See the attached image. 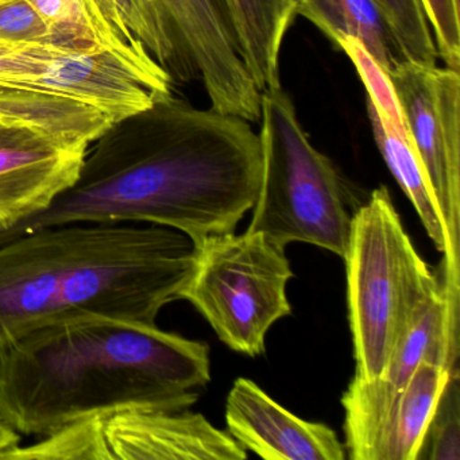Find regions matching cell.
I'll return each mask as SVG.
<instances>
[{"mask_svg": "<svg viewBox=\"0 0 460 460\" xmlns=\"http://www.w3.org/2000/svg\"><path fill=\"white\" fill-rule=\"evenodd\" d=\"M262 177L252 123L173 95L112 123L85 153L76 182L49 208L0 233V243L68 223H146L199 244L234 233Z\"/></svg>", "mask_w": 460, "mask_h": 460, "instance_id": "1", "label": "cell"}, {"mask_svg": "<svg viewBox=\"0 0 460 460\" xmlns=\"http://www.w3.org/2000/svg\"><path fill=\"white\" fill-rule=\"evenodd\" d=\"M209 349L157 324L83 314L31 331L0 355V408L21 435L128 409H190Z\"/></svg>", "mask_w": 460, "mask_h": 460, "instance_id": "2", "label": "cell"}, {"mask_svg": "<svg viewBox=\"0 0 460 460\" xmlns=\"http://www.w3.org/2000/svg\"><path fill=\"white\" fill-rule=\"evenodd\" d=\"M195 262L163 226L68 223L0 243V355L31 331L83 314L155 324Z\"/></svg>", "mask_w": 460, "mask_h": 460, "instance_id": "3", "label": "cell"}, {"mask_svg": "<svg viewBox=\"0 0 460 460\" xmlns=\"http://www.w3.org/2000/svg\"><path fill=\"white\" fill-rule=\"evenodd\" d=\"M343 260L355 374L378 378L441 279L414 249L386 187L352 214Z\"/></svg>", "mask_w": 460, "mask_h": 460, "instance_id": "4", "label": "cell"}, {"mask_svg": "<svg viewBox=\"0 0 460 460\" xmlns=\"http://www.w3.org/2000/svg\"><path fill=\"white\" fill-rule=\"evenodd\" d=\"M262 177L247 231L281 247L314 244L343 258L352 215L333 164L309 141L282 87L261 93Z\"/></svg>", "mask_w": 460, "mask_h": 460, "instance_id": "5", "label": "cell"}, {"mask_svg": "<svg viewBox=\"0 0 460 460\" xmlns=\"http://www.w3.org/2000/svg\"><path fill=\"white\" fill-rule=\"evenodd\" d=\"M292 277L284 247L263 234H220L195 244L192 273L179 300L192 304L226 346L258 357L271 325L292 314Z\"/></svg>", "mask_w": 460, "mask_h": 460, "instance_id": "6", "label": "cell"}, {"mask_svg": "<svg viewBox=\"0 0 460 460\" xmlns=\"http://www.w3.org/2000/svg\"><path fill=\"white\" fill-rule=\"evenodd\" d=\"M387 75L446 228L448 254L441 277L460 287L459 71L401 60Z\"/></svg>", "mask_w": 460, "mask_h": 460, "instance_id": "7", "label": "cell"}, {"mask_svg": "<svg viewBox=\"0 0 460 460\" xmlns=\"http://www.w3.org/2000/svg\"><path fill=\"white\" fill-rule=\"evenodd\" d=\"M0 83L68 96L123 119L172 95L111 50L66 52L45 45L0 42Z\"/></svg>", "mask_w": 460, "mask_h": 460, "instance_id": "8", "label": "cell"}, {"mask_svg": "<svg viewBox=\"0 0 460 460\" xmlns=\"http://www.w3.org/2000/svg\"><path fill=\"white\" fill-rule=\"evenodd\" d=\"M457 370L421 363L403 386L355 374L341 397L352 460H416L438 401Z\"/></svg>", "mask_w": 460, "mask_h": 460, "instance_id": "9", "label": "cell"}, {"mask_svg": "<svg viewBox=\"0 0 460 460\" xmlns=\"http://www.w3.org/2000/svg\"><path fill=\"white\" fill-rule=\"evenodd\" d=\"M176 48L181 79L199 80L211 109L250 123L261 117V91L247 71L217 0H155Z\"/></svg>", "mask_w": 460, "mask_h": 460, "instance_id": "10", "label": "cell"}, {"mask_svg": "<svg viewBox=\"0 0 460 460\" xmlns=\"http://www.w3.org/2000/svg\"><path fill=\"white\" fill-rule=\"evenodd\" d=\"M87 149L0 120V233L49 208L68 190Z\"/></svg>", "mask_w": 460, "mask_h": 460, "instance_id": "11", "label": "cell"}, {"mask_svg": "<svg viewBox=\"0 0 460 460\" xmlns=\"http://www.w3.org/2000/svg\"><path fill=\"white\" fill-rule=\"evenodd\" d=\"M110 460H243L246 449L190 409H128L102 419Z\"/></svg>", "mask_w": 460, "mask_h": 460, "instance_id": "12", "label": "cell"}, {"mask_svg": "<svg viewBox=\"0 0 460 460\" xmlns=\"http://www.w3.org/2000/svg\"><path fill=\"white\" fill-rule=\"evenodd\" d=\"M228 435L266 460H343L335 430L305 421L266 394L255 382L238 378L226 401Z\"/></svg>", "mask_w": 460, "mask_h": 460, "instance_id": "13", "label": "cell"}, {"mask_svg": "<svg viewBox=\"0 0 460 460\" xmlns=\"http://www.w3.org/2000/svg\"><path fill=\"white\" fill-rule=\"evenodd\" d=\"M239 55L262 93L281 87L279 56L298 0H217Z\"/></svg>", "mask_w": 460, "mask_h": 460, "instance_id": "14", "label": "cell"}, {"mask_svg": "<svg viewBox=\"0 0 460 460\" xmlns=\"http://www.w3.org/2000/svg\"><path fill=\"white\" fill-rule=\"evenodd\" d=\"M459 297L460 292H452L441 279L440 288L422 304L398 341L385 379L403 386L421 363L457 370Z\"/></svg>", "mask_w": 460, "mask_h": 460, "instance_id": "15", "label": "cell"}, {"mask_svg": "<svg viewBox=\"0 0 460 460\" xmlns=\"http://www.w3.org/2000/svg\"><path fill=\"white\" fill-rule=\"evenodd\" d=\"M0 120L31 126L82 147H90L114 123L106 112L76 99L6 83H0Z\"/></svg>", "mask_w": 460, "mask_h": 460, "instance_id": "16", "label": "cell"}, {"mask_svg": "<svg viewBox=\"0 0 460 460\" xmlns=\"http://www.w3.org/2000/svg\"><path fill=\"white\" fill-rule=\"evenodd\" d=\"M297 15L314 23L333 44L341 37H354L386 74L403 60L373 0H298Z\"/></svg>", "mask_w": 460, "mask_h": 460, "instance_id": "17", "label": "cell"}, {"mask_svg": "<svg viewBox=\"0 0 460 460\" xmlns=\"http://www.w3.org/2000/svg\"><path fill=\"white\" fill-rule=\"evenodd\" d=\"M368 119L376 146L392 172L395 181L413 204L429 238L436 249L444 255L448 254V239L441 219L440 209L428 184L424 169L417 157L416 150L408 137L401 136L376 111L370 99H366Z\"/></svg>", "mask_w": 460, "mask_h": 460, "instance_id": "18", "label": "cell"}, {"mask_svg": "<svg viewBox=\"0 0 460 460\" xmlns=\"http://www.w3.org/2000/svg\"><path fill=\"white\" fill-rule=\"evenodd\" d=\"M93 13L123 44L146 52L171 74L180 76L176 48L155 0H84Z\"/></svg>", "mask_w": 460, "mask_h": 460, "instance_id": "19", "label": "cell"}, {"mask_svg": "<svg viewBox=\"0 0 460 460\" xmlns=\"http://www.w3.org/2000/svg\"><path fill=\"white\" fill-rule=\"evenodd\" d=\"M49 26L45 47L66 52H96L107 49L133 60V52L126 49L111 31L88 12L84 0H29Z\"/></svg>", "mask_w": 460, "mask_h": 460, "instance_id": "20", "label": "cell"}, {"mask_svg": "<svg viewBox=\"0 0 460 460\" xmlns=\"http://www.w3.org/2000/svg\"><path fill=\"white\" fill-rule=\"evenodd\" d=\"M110 460L102 432V419L66 425L31 446L15 447L0 460Z\"/></svg>", "mask_w": 460, "mask_h": 460, "instance_id": "21", "label": "cell"}, {"mask_svg": "<svg viewBox=\"0 0 460 460\" xmlns=\"http://www.w3.org/2000/svg\"><path fill=\"white\" fill-rule=\"evenodd\" d=\"M403 60L438 64V53L422 0H373Z\"/></svg>", "mask_w": 460, "mask_h": 460, "instance_id": "22", "label": "cell"}, {"mask_svg": "<svg viewBox=\"0 0 460 460\" xmlns=\"http://www.w3.org/2000/svg\"><path fill=\"white\" fill-rule=\"evenodd\" d=\"M335 45H338L354 64L365 85L367 99L376 106L379 115L401 136L409 138L397 95L386 71L371 58L370 53L354 37H341Z\"/></svg>", "mask_w": 460, "mask_h": 460, "instance_id": "23", "label": "cell"}, {"mask_svg": "<svg viewBox=\"0 0 460 460\" xmlns=\"http://www.w3.org/2000/svg\"><path fill=\"white\" fill-rule=\"evenodd\" d=\"M456 373L452 374L435 416L428 428L424 447L419 459L459 460V384Z\"/></svg>", "mask_w": 460, "mask_h": 460, "instance_id": "24", "label": "cell"}, {"mask_svg": "<svg viewBox=\"0 0 460 460\" xmlns=\"http://www.w3.org/2000/svg\"><path fill=\"white\" fill-rule=\"evenodd\" d=\"M49 26L29 0H0V42L44 45Z\"/></svg>", "mask_w": 460, "mask_h": 460, "instance_id": "25", "label": "cell"}, {"mask_svg": "<svg viewBox=\"0 0 460 460\" xmlns=\"http://www.w3.org/2000/svg\"><path fill=\"white\" fill-rule=\"evenodd\" d=\"M438 48L448 68L460 66V4L456 0H422Z\"/></svg>", "mask_w": 460, "mask_h": 460, "instance_id": "26", "label": "cell"}, {"mask_svg": "<svg viewBox=\"0 0 460 460\" xmlns=\"http://www.w3.org/2000/svg\"><path fill=\"white\" fill-rule=\"evenodd\" d=\"M21 441H22V435L6 420H0V456L20 446Z\"/></svg>", "mask_w": 460, "mask_h": 460, "instance_id": "27", "label": "cell"}, {"mask_svg": "<svg viewBox=\"0 0 460 460\" xmlns=\"http://www.w3.org/2000/svg\"><path fill=\"white\" fill-rule=\"evenodd\" d=\"M0 420H6V417H4V411H2V408H0ZM7 421V420H6ZM9 422V421H7Z\"/></svg>", "mask_w": 460, "mask_h": 460, "instance_id": "28", "label": "cell"}, {"mask_svg": "<svg viewBox=\"0 0 460 460\" xmlns=\"http://www.w3.org/2000/svg\"><path fill=\"white\" fill-rule=\"evenodd\" d=\"M456 2H457V4H460V0H456Z\"/></svg>", "mask_w": 460, "mask_h": 460, "instance_id": "29", "label": "cell"}]
</instances>
